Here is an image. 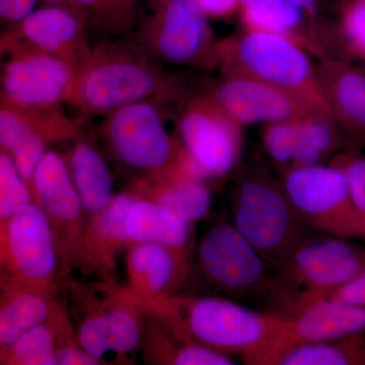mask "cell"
Masks as SVG:
<instances>
[{"label": "cell", "mask_w": 365, "mask_h": 365, "mask_svg": "<svg viewBox=\"0 0 365 365\" xmlns=\"http://www.w3.org/2000/svg\"><path fill=\"white\" fill-rule=\"evenodd\" d=\"M182 96L181 83L135 41L106 40L93 45L67 105L83 116L106 117L136 103L162 104Z\"/></svg>", "instance_id": "obj_1"}, {"label": "cell", "mask_w": 365, "mask_h": 365, "mask_svg": "<svg viewBox=\"0 0 365 365\" xmlns=\"http://www.w3.org/2000/svg\"><path fill=\"white\" fill-rule=\"evenodd\" d=\"M162 312L178 335L258 365L287 316L255 311L227 299H163Z\"/></svg>", "instance_id": "obj_2"}, {"label": "cell", "mask_w": 365, "mask_h": 365, "mask_svg": "<svg viewBox=\"0 0 365 365\" xmlns=\"http://www.w3.org/2000/svg\"><path fill=\"white\" fill-rule=\"evenodd\" d=\"M215 67L222 76H244L275 86L329 115L309 53L285 36L242 29L217 42Z\"/></svg>", "instance_id": "obj_3"}, {"label": "cell", "mask_w": 365, "mask_h": 365, "mask_svg": "<svg viewBox=\"0 0 365 365\" xmlns=\"http://www.w3.org/2000/svg\"><path fill=\"white\" fill-rule=\"evenodd\" d=\"M234 225L276 269L318 234L302 220L282 181L264 170L251 173L240 185Z\"/></svg>", "instance_id": "obj_4"}, {"label": "cell", "mask_w": 365, "mask_h": 365, "mask_svg": "<svg viewBox=\"0 0 365 365\" xmlns=\"http://www.w3.org/2000/svg\"><path fill=\"white\" fill-rule=\"evenodd\" d=\"M199 264L211 284L235 297L272 302L289 312L292 297L275 266L234 223L215 225L199 246Z\"/></svg>", "instance_id": "obj_5"}, {"label": "cell", "mask_w": 365, "mask_h": 365, "mask_svg": "<svg viewBox=\"0 0 365 365\" xmlns=\"http://www.w3.org/2000/svg\"><path fill=\"white\" fill-rule=\"evenodd\" d=\"M139 19L135 42L158 62L181 66H215L216 46L209 19L195 0H150Z\"/></svg>", "instance_id": "obj_6"}, {"label": "cell", "mask_w": 365, "mask_h": 365, "mask_svg": "<svg viewBox=\"0 0 365 365\" xmlns=\"http://www.w3.org/2000/svg\"><path fill=\"white\" fill-rule=\"evenodd\" d=\"M277 270L292 297V314L364 272L365 249L347 239L318 232L300 245Z\"/></svg>", "instance_id": "obj_7"}, {"label": "cell", "mask_w": 365, "mask_h": 365, "mask_svg": "<svg viewBox=\"0 0 365 365\" xmlns=\"http://www.w3.org/2000/svg\"><path fill=\"white\" fill-rule=\"evenodd\" d=\"M282 184L312 230L342 239L362 237L347 179L335 163L288 168L283 170Z\"/></svg>", "instance_id": "obj_8"}, {"label": "cell", "mask_w": 365, "mask_h": 365, "mask_svg": "<svg viewBox=\"0 0 365 365\" xmlns=\"http://www.w3.org/2000/svg\"><path fill=\"white\" fill-rule=\"evenodd\" d=\"M242 128L207 93L186 98L178 133L192 173L204 179L232 172L241 158Z\"/></svg>", "instance_id": "obj_9"}, {"label": "cell", "mask_w": 365, "mask_h": 365, "mask_svg": "<svg viewBox=\"0 0 365 365\" xmlns=\"http://www.w3.org/2000/svg\"><path fill=\"white\" fill-rule=\"evenodd\" d=\"M1 100L26 108L67 104L78 71L63 60L1 36Z\"/></svg>", "instance_id": "obj_10"}, {"label": "cell", "mask_w": 365, "mask_h": 365, "mask_svg": "<svg viewBox=\"0 0 365 365\" xmlns=\"http://www.w3.org/2000/svg\"><path fill=\"white\" fill-rule=\"evenodd\" d=\"M158 103L126 106L106 116L102 131L115 157L137 170L151 174L179 163L182 146L165 129Z\"/></svg>", "instance_id": "obj_11"}, {"label": "cell", "mask_w": 365, "mask_h": 365, "mask_svg": "<svg viewBox=\"0 0 365 365\" xmlns=\"http://www.w3.org/2000/svg\"><path fill=\"white\" fill-rule=\"evenodd\" d=\"M56 252L51 225L39 204L1 222V263L9 283L47 292L56 271Z\"/></svg>", "instance_id": "obj_12"}, {"label": "cell", "mask_w": 365, "mask_h": 365, "mask_svg": "<svg viewBox=\"0 0 365 365\" xmlns=\"http://www.w3.org/2000/svg\"><path fill=\"white\" fill-rule=\"evenodd\" d=\"M364 329V307L329 299L314 300L287 317L259 365H279L294 348L337 339Z\"/></svg>", "instance_id": "obj_13"}, {"label": "cell", "mask_w": 365, "mask_h": 365, "mask_svg": "<svg viewBox=\"0 0 365 365\" xmlns=\"http://www.w3.org/2000/svg\"><path fill=\"white\" fill-rule=\"evenodd\" d=\"M206 93L242 126L325 114L287 91L244 76H222Z\"/></svg>", "instance_id": "obj_14"}, {"label": "cell", "mask_w": 365, "mask_h": 365, "mask_svg": "<svg viewBox=\"0 0 365 365\" xmlns=\"http://www.w3.org/2000/svg\"><path fill=\"white\" fill-rule=\"evenodd\" d=\"M88 30L76 11L46 4L2 36L63 60L78 72L93 51Z\"/></svg>", "instance_id": "obj_15"}, {"label": "cell", "mask_w": 365, "mask_h": 365, "mask_svg": "<svg viewBox=\"0 0 365 365\" xmlns=\"http://www.w3.org/2000/svg\"><path fill=\"white\" fill-rule=\"evenodd\" d=\"M242 29L267 31L295 41L321 60L336 55L333 28L289 0H239Z\"/></svg>", "instance_id": "obj_16"}, {"label": "cell", "mask_w": 365, "mask_h": 365, "mask_svg": "<svg viewBox=\"0 0 365 365\" xmlns=\"http://www.w3.org/2000/svg\"><path fill=\"white\" fill-rule=\"evenodd\" d=\"M319 90L329 115L349 148H365V71L344 59L322 60L317 67Z\"/></svg>", "instance_id": "obj_17"}, {"label": "cell", "mask_w": 365, "mask_h": 365, "mask_svg": "<svg viewBox=\"0 0 365 365\" xmlns=\"http://www.w3.org/2000/svg\"><path fill=\"white\" fill-rule=\"evenodd\" d=\"M35 202L39 204L51 225L58 249L60 241L79 235L83 205L71 170L64 158L55 151H47L30 182Z\"/></svg>", "instance_id": "obj_18"}, {"label": "cell", "mask_w": 365, "mask_h": 365, "mask_svg": "<svg viewBox=\"0 0 365 365\" xmlns=\"http://www.w3.org/2000/svg\"><path fill=\"white\" fill-rule=\"evenodd\" d=\"M185 254L158 244H136L127 257V274L133 295L148 302L165 299L182 276Z\"/></svg>", "instance_id": "obj_19"}, {"label": "cell", "mask_w": 365, "mask_h": 365, "mask_svg": "<svg viewBox=\"0 0 365 365\" xmlns=\"http://www.w3.org/2000/svg\"><path fill=\"white\" fill-rule=\"evenodd\" d=\"M141 326L128 304H118L86 319L78 332L81 347L101 359L108 352H131L138 345Z\"/></svg>", "instance_id": "obj_20"}, {"label": "cell", "mask_w": 365, "mask_h": 365, "mask_svg": "<svg viewBox=\"0 0 365 365\" xmlns=\"http://www.w3.org/2000/svg\"><path fill=\"white\" fill-rule=\"evenodd\" d=\"M153 175V201L191 227L207 215L211 195L203 179L185 172L180 165Z\"/></svg>", "instance_id": "obj_21"}, {"label": "cell", "mask_w": 365, "mask_h": 365, "mask_svg": "<svg viewBox=\"0 0 365 365\" xmlns=\"http://www.w3.org/2000/svg\"><path fill=\"white\" fill-rule=\"evenodd\" d=\"M135 197L130 194L114 195L103 210L93 215L83 237V245L91 260L110 269L115 255L133 242L127 232V216Z\"/></svg>", "instance_id": "obj_22"}, {"label": "cell", "mask_w": 365, "mask_h": 365, "mask_svg": "<svg viewBox=\"0 0 365 365\" xmlns=\"http://www.w3.org/2000/svg\"><path fill=\"white\" fill-rule=\"evenodd\" d=\"M127 232L133 244H158L185 254L191 225L150 200H136L127 216Z\"/></svg>", "instance_id": "obj_23"}, {"label": "cell", "mask_w": 365, "mask_h": 365, "mask_svg": "<svg viewBox=\"0 0 365 365\" xmlns=\"http://www.w3.org/2000/svg\"><path fill=\"white\" fill-rule=\"evenodd\" d=\"M0 309V345L9 347L50 314L47 292L25 285L7 284Z\"/></svg>", "instance_id": "obj_24"}, {"label": "cell", "mask_w": 365, "mask_h": 365, "mask_svg": "<svg viewBox=\"0 0 365 365\" xmlns=\"http://www.w3.org/2000/svg\"><path fill=\"white\" fill-rule=\"evenodd\" d=\"M67 165L83 209L97 215L114 197L111 172L104 158L90 144L78 141L72 148Z\"/></svg>", "instance_id": "obj_25"}, {"label": "cell", "mask_w": 365, "mask_h": 365, "mask_svg": "<svg viewBox=\"0 0 365 365\" xmlns=\"http://www.w3.org/2000/svg\"><path fill=\"white\" fill-rule=\"evenodd\" d=\"M1 150L13 158L19 174L30 184L34 173L47 153L48 143L11 105L0 101Z\"/></svg>", "instance_id": "obj_26"}, {"label": "cell", "mask_w": 365, "mask_h": 365, "mask_svg": "<svg viewBox=\"0 0 365 365\" xmlns=\"http://www.w3.org/2000/svg\"><path fill=\"white\" fill-rule=\"evenodd\" d=\"M342 148H349L347 140L329 115L317 113L299 118L294 160L289 168L322 165Z\"/></svg>", "instance_id": "obj_27"}, {"label": "cell", "mask_w": 365, "mask_h": 365, "mask_svg": "<svg viewBox=\"0 0 365 365\" xmlns=\"http://www.w3.org/2000/svg\"><path fill=\"white\" fill-rule=\"evenodd\" d=\"M279 365H365V329L327 342L299 346Z\"/></svg>", "instance_id": "obj_28"}, {"label": "cell", "mask_w": 365, "mask_h": 365, "mask_svg": "<svg viewBox=\"0 0 365 365\" xmlns=\"http://www.w3.org/2000/svg\"><path fill=\"white\" fill-rule=\"evenodd\" d=\"M88 28L106 35L132 33L140 19V0H71Z\"/></svg>", "instance_id": "obj_29"}, {"label": "cell", "mask_w": 365, "mask_h": 365, "mask_svg": "<svg viewBox=\"0 0 365 365\" xmlns=\"http://www.w3.org/2000/svg\"><path fill=\"white\" fill-rule=\"evenodd\" d=\"M55 337L52 329L42 323L29 331L13 345L2 350L6 364L55 365L57 364Z\"/></svg>", "instance_id": "obj_30"}, {"label": "cell", "mask_w": 365, "mask_h": 365, "mask_svg": "<svg viewBox=\"0 0 365 365\" xmlns=\"http://www.w3.org/2000/svg\"><path fill=\"white\" fill-rule=\"evenodd\" d=\"M334 30L341 59L365 60V0H343Z\"/></svg>", "instance_id": "obj_31"}, {"label": "cell", "mask_w": 365, "mask_h": 365, "mask_svg": "<svg viewBox=\"0 0 365 365\" xmlns=\"http://www.w3.org/2000/svg\"><path fill=\"white\" fill-rule=\"evenodd\" d=\"M32 191L19 174L13 158L0 153V217L1 222L23 212L32 204Z\"/></svg>", "instance_id": "obj_32"}, {"label": "cell", "mask_w": 365, "mask_h": 365, "mask_svg": "<svg viewBox=\"0 0 365 365\" xmlns=\"http://www.w3.org/2000/svg\"><path fill=\"white\" fill-rule=\"evenodd\" d=\"M297 119L272 122L263 125L262 128V143L266 153L283 170L288 169L294 160Z\"/></svg>", "instance_id": "obj_33"}, {"label": "cell", "mask_w": 365, "mask_h": 365, "mask_svg": "<svg viewBox=\"0 0 365 365\" xmlns=\"http://www.w3.org/2000/svg\"><path fill=\"white\" fill-rule=\"evenodd\" d=\"M331 163L338 165L345 174L361 225L362 237L365 239V157L360 155L357 148H347L336 155Z\"/></svg>", "instance_id": "obj_34"}, {"label": "cell", "mask_w": 365, "mask_h": 365, "mask_svg": "<svg viewBox=\"0 0 365 365\" xmlns=\"http://www.w3.org/2000/svg\"><path fill=\"white\" fill-rule=\"evenodd\" d=\"M170 364L175 365H232L235 360L195 341L186 340L173 355Z\"/></svg>", "instance_id": "obj_35"}, {"label": "cell", "mask_w": 365, "mask_h": 365, "mask_svg": "<svg viewBox=\"0 0 365 365\" xmlns=\"http://www.w3.org/2000/svg\"><path fill=\"white\" fill-rule=\"evenodd\" d=\"M323 299L338 300L365 309V270L354 279L327 294Z\"/></svg>", "instance_id": "obj_36"}, {"label": "cell", "mask_w": 365, "mask_h": 365, "mask_svg": "<svg viewBox=\"0 0 365 365\" xmlns=\"http://www.w3.org/2000/svg\"><path fill=\"white\" fill-rule=\"evenodd\" d=\"M39 0H0V16L11 28L18 26L36 11Z\"/></svg>", "instance_id": "obj_37"}, {"label": "cell", "mask_w": 365, "mask_h": 365, "mask_svg": "<svg viewBox=\"0 0 365 365\" xmlns=\"http://www.w3.org/2000/svg\"><path fill=\"white\" fill-rule=\"evenodd\" d=\"M210 20H228L239 13V0H195Z\"/></svg>", "instance_id": "obj_38"}, {"label": "cell", "mask_w": 365, "mask_h": 365, "mask_svg": "<svg viewBox=\"0 0 365 365\" xmlns=\"http://www.w3.org/2000/svg\"><path fill=\"white\" fill-rule=\"evenodd\" d=\"M57 364L59 365H97L101 364V359L86 352L83 347L78 348L76 346L67 345L63 347L57 348L56 351Z\"/></svg>", "instance_id": "obj_39"}, {"label": "cell", "mask_w": 365, "mask_h": 365, "mask_svg": "<svg viewBox=\"0 0 365 365\" xmlns=\"http://www.w3.org/2000/svg\"><path fill=\"white\" fill-rule=\"evenodd\" d=\"M295 6L311 16H318L329 0H289Z\"/></svg>", "instance_id": "obj_40"}, {"label": "cell", "mask_w": 365, "mask_h": 365, "mask_svg": "<svg viewBox=\"0 0 365 365\" xmlns=\"http://www.w3.org/2000/svg\"><path fill=\"white\" fill-rule=\"evenodd\" d=\"M41 1L44 2L45 4H50V6L67 7V9H71L72 11H73L71 0H41Z\"/></svg>", "instance_id": "obj_41"}]
</instances>
